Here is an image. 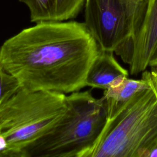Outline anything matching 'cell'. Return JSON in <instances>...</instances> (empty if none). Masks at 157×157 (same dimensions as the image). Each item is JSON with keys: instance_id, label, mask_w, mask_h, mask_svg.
<instances>
[{"instance_id": "cell-1", "label": "cell", "mask_w": 157, "mask_h": 157, "mask_svg": "<svg viewBox=\"0 0 157 157\" xmlns=\"http://www.w3.org/2000/svg\"><path fill=\"white\" fill-rule=\"evenodd\" d=\"M99 51L84 23L41 21L4 42L0 64L25 88L66 94L86 86Z\"/></svg>"}, {"instance_id": "cell-2", "label": "cell", "mask_w": 157, "mask_h": 157, "mask_svg": "<svg viewBox=\"0 0 157 157\" xmlns=\"http://www.w3.org/2000/svg\"><path fill=\"white\" fill-rule=\"evenodd\" d=\"M67 103L62 117L22 157H90L107 121L105 101L87 90L67 95Z\"/></svg>"}, {"instance_id": "cell-3", "label": "cell", "mask_w": 157, "mask_h": 157, "mask_svg": "<svg viewBox=\"0 0 157 157\" xmlns=\"http://www.w3.org/2000/svg\"><path fill=\"white\" fill-rule=\"evenodd\" d=\"M67 107L66 94L21 86L0 105V134L7 144L6 157H22L23 150L48 131Z\"/></svg>"}, {"instance_id": "cell-4", "label": "cell", "mask_w": 157, "mask_h": 157, "mask_svg": "<svg viewBox=\"0 0 157 157\" xmlns=\"http://www.w3.org/2000/svg\"><path fill=\"white\" fill-rule=\"evenodd\" d=\"M156 143L157 99L149 88L107 120L90 157H147Z\"/></svg>"}, {"instance_id": "cell-5", "label": "cell", "mask_w": 157, "mask_h": 157, "mask_svg": "<svg viewBox=\"0 0 157 157\" xmlns=\"http://www.w3.org/2000/svg\"><path fill=\"white\" fill-rule=\"evenodd\" d=\"M140 2L139 0L85 1L83 23L100 49L116 53L128 64L131 59Z\"/></svg>"}, {"instance_id": "cell-6", "label": "cell", "mask_w": 157, "mask_h": 157, "mask_svg": "<svg viewBox=\"0 0 157 157\" xmlns=\"http://www.w3.org/2000/svg\"><path fill=\"white\" fill-rule=\"evenodd\" d=\"M157 48V0H142L139 22L132 41L129 71L132 75L142 72Z\"/></svg>"}, {"instance_id": "cell-7", "label": "cell", "mask_w": 157, "mask_h": 157, "mask_svg": "<svg viewBox=\"0 0 157 157\" xmlns=\"http://www.w3.org/2000/svg\"><path fill=\"white\" fill-rule=\"evenodd\" d=\"M29 9L31 21H64L75 18L85 0H19Z\"/></svg>"}, {"instance_id": "cell-8", "label": "cell", "mask_w": 157, "mask_h": 157, "mask_svg": "<svg viewBox=\"0 0 157 157\" xmlns=\"http://www.w3.org/2000/svg\"><path fill=\"white\" fill-rule=\"evenodd\" d=\"M113 52L100 49L87 73L85 85L105 90L128 77V72L116 60Z\"/></svg>"}, {"instance_id": "cell-9", "label": "cell", "mask_w": 157, "mask_h": 157, "mask_svg": "<svg viewBox=\"0 0 157 157\" xmlns=\"http://www.w3.org/2000/svg\"><path fill=\"white\" fill-rule=\"evenodd\" d=\"M150 88L144 79L125 78L121 82L104 90L103 98L105 101L107 120L116 116L140 91Z\"/></svg>"}, {"instance_id": "cell-10", "label": "cell", "mask_w": 157, "mask_h": 157, "mask_svg": "<svg viewBox=\"0 0 157 157\" xmlns=\"http://www.w3.org/2000/svg\"><path fill=\"white\" fill-rule=\"evenodd\" d=\"M21 87L17 79L7 72L0 64V105Z\"/></svg>"}, {"instance_id": "cell-11", "label": "cell", "mask_w": 157, "mask_h": 157, "mask_svg": "<svg viewBox=\"0 0 157 157\" xmlns=\"http://www.w3.org/2000/svg\"><path fill=\"white\" fill-rule=\"evenodd\" d=\"M142 78L149 84L157 99V69L151 67L150 71L145 70L142 72Z\"/></svg>"}, {"instance_id": "cell-12", "label": "cell", "mask_w": 157, "mask_h": 157, "mask_svg": "<svg viewBox=\"0 0 157 157\" xmlns=\"http://www.w3.org/2000/svg\"><path fill=\"white\" fill-rule=\"evenodd\" d=\"M149 66L150 67H157V48L152 56L150 63H149Z\"/></svg>"}, {"instance_id": "cell-13", "label": "cell", "mask_w": 157, "mask_h": 157, "mask_svg": "<svg viewBox=\"0 0 157 157\" xmlns=\"http://www.w3.org/2000/svg\"><path fill=\"white\" fill-rule=\"evenodd\" d=\"M155 68H156V69H157V67H155Z\"/></svg>"}, {"instance_id": "cell-14", "label": "cell", "mask_w": 157, "mask_h": 157, "mask_svg": "<svg viewBox=\"0 0 157 157\" xmlns=\"http://www.w3.org/2000/svg\"><path fill=\"white\" fill-rule=\"evenodd\" d=\"M139 1H142V0H139Z\"/></svg>"}]
</instances>
